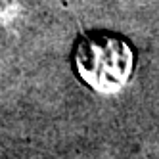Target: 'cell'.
<instances>
[{
	"label": "cell",
	"mask_w": 159,
	"mask_h": 159,
	"mask_svg": "<svg viewBox=\"0 0 159 159\" xmlns=\"http://www.w3.org/2000/svg\"><path fill=\"white\" fill-rule=\"evenodd\" d=\"M134 50L127 39L109 31L86 33L73 46V67L94 92L115 96L134 73Z\"/></svg>",
	"instance_id": "cell-1"
}]
</instances>
